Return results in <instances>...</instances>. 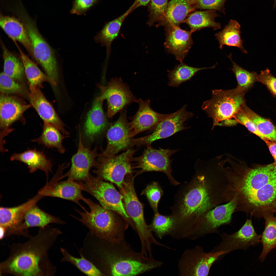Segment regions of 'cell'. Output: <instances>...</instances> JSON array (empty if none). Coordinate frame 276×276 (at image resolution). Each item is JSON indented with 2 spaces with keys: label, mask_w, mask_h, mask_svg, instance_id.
Returning a JSON list of instances; mask_svg holds the SVG:
<instances>
[{
  "label": "cell",
  "mask_w": 276,
  "mask_h": 276,
  "mask_svg": "<svg viewBox=\"0 0 276 276\" xmlns=\"http://www.w3.org/2000/svg\"><path fill=\"white\" fill-rule=\"evenodd\" d=\"M53 125L44 122L41 136L31 141L43 145L48 148H55L59 153L63 154L66 149L62 145V142L64 139L69 136L63 135Z\"/></svg>",
  "instance_id": "836d02e7"
},
{
  "label": "cell",
  "mask_w": 276,
  "mask_h": 276,
  "mask_svg": "<svg viewBox=\"0 0 276 276\" xmlns=\"http://www.w3.org/2000/svg\"><path fill=\"white\" fill-rule=\"evenodd\" d=\"M0 26L14 41H18L25 48L33 60L35 61L32 44L26 28L19 18L5 16L1 13Z\"/></svg>",
  "instance_id": "484cf974"
},
{
  "label": "cell",
  "mask_w": 276,
  "mask_h": 276,
  "mask_svg": "<svg viewBox=\"0 0 276 276\" xmlns=\"http://www.w3.org/2000/svg\"><path fill=\"white\" fill-rule=\"evenodd\" d=\"M228 56L232 64V68L231 69L234 73L237 82L236 88L245 94L257 81L258 75L255 72H249L238 65L232 60L231 54Z\"/></svg>",
  "instance_id": "ab89813d"
},
{
  "label": "cell",
  "mask_w": 276,
  "mask_h": 276,
  "mask_svg": "<svg viewBox=\"0 0 276 276\" xmlns=\"http://www.w3.org/2000/svg\"><path fill=\"white\" fill-rule=\"evenodd\" d=\"M79 253L105 276H135L160 267L161 261L134 251L124 239L111 242L89 233Z\"/></svg>",
  "instance_id": "6da1fadb"
},
{
  "label": "cell",
  "mask_w": 276,
  "mask_h": 276,
  "mask_svg": "<svg viewBox=\"0 0 276 276\" xmlns=\"http://www.w3.org/2000/svg\"><path fill=\"white\" fill-rule=\"evenodd\" d=\"M274 214L268 213L263 217L265 220V226L261 238L263 248L259 257L262 262L269 252L276 246V217Z\"/></svg>",
  "instance_id": "d590c367"
},
{
  "label": "cell",
  "mask_w": 276,
  "mask_h": 276,
  "mask_svg": "<svg viewBox=\"0 0 276 276\" xmlns=\"http://www.w3.org/2000/svg\"><path fill=\"white\" fill-rule=\"evenodd\" d=\"M0 92L1 94L28 97L29 93L23 86L3 72L0 75Z\"/></svg>",
  "instance_id": "b9f144b4"
},
{
  "label": "cell",
  "mask_w": 276,
  "mask_h": 276,
  "mask_svg": "<svg viewBox=\"0 0 276 276\" xmlns=\"http://www.w3.org/2000/svg\"><path fill=\"white\" fill-rule=\"evenodd\" d=\"M0 238L1 239L5 237V231L4 228L0 226Z\"/></svg>",
  "instance_id": "816d5d0a"
},
{
  "label": "cell",
  "mask_w": 276,
  "mask_h": 276,
  "mask_svg": "<svg viewBox=\"0 0 276 276\" xmlns=\"http://www.w3.org/2000/svg\"><path fill=\"white\" fill-rule=\"evenodd\" d=\"M32 106L27 104L18 96L0 94V128L7 135L13 130L9 129L13 123L18 120L25 123L23 118L24 112Z\"/></svg>",
  "instance_id": "ffe728a7"
},
{
  "label": "cell",
  "mask_w": 276,
  "mask_h": 276,
  "mask_svg": "<svg viewBox=\"0 0 276 276\" xmlns=\"http://www.w3.org/2000/svg\"><path fill=\"white\" fill-rule=\"evenodd\" d=\"M100 0H74L70 13L72 14L86 15L87 12L97 4Z\"/></svg>",
  "instance_id": "f6af8a7d"
},
{
  "label": "cell",
  "mask_w": 276,
  "mask_h": 276,
  "mask_svg": "<svg viewBox=\"0 0 276 276\" xmlns=\"http://www.w3.org/2000/svg\"><path fill=\"white\" fill-rule=\"evenodd\" d=\"M165 30L164 44L166 51L182 62L193 44V32L183 30L178 26L165 28Z\"/></svg>",
  "instance_id": "44dd1931"
},
{
  "label": "cell",
  "mask_w": 276,
  "mask_h": 276,
  "mask_svg": "<svg viewBox=\"0 0 276 276\" xmlns=\"http://www.w3.org/2000/svg\"><path fill=\"white\" fill-rule=\"evenodd\" d=\"M41 88L30 89L28 98L32 106L44 122L49 123L58 129L64 135L69 136V132L52 106L47 99Z\"/></svg>",
  "instance_id": "603a6c76"
},
{
  "label": "cell",
  "mask_w": 276,
  "mask_h": 276,
  "mask_svg": "<svg viewBox=\"0 0 276 276\" xmlns=\"http://www.w3.org/2000/svg\"><path fill=\"white\" fill-rule=\"evenodd\" d=\"M168 0H151L148 6V19L146 24L150 27L162 19L167 9Z\"/></svg>",
  "instance_id": "7bdbcfd3"
},
{
  "label": "cell",
  "mask_w": 276,
  "mask_h": 276,
  "mask_svg": "<svg viewBox=\"0 0 276 276\" xmlns=\"http://www.w3.org/2000/svg\"><path fill=\"white\" fill-rule=\"evenodd\" d=\"M276 163V142L267 140L264 141Z\"/></svg>",
  "instance_id": "681fc988"
},
{
  "label": "cell",
  "mask_w": 276,
  "mask_h": 276,
  "mask_svg": "<svg viewBox=\"0 0 276 276\" xmlns=\"http://www.w3.org/2000/svg\"><path fill=\"white\" fill-rule=\"evenodd\" d=\"M171 71L167 70L169 79L168 85L170 86L178 87L182 83L190 80L199 71L202 70L214 68L216 65L210 67L197 68L180 63Z\"/></svg>",
  "instance_id": "8d00e7d4"
},
{
  "label": "cell",
  "mask_w": 276,
  "mask_h": 276,
  "mask_svg": "<svg viewBox=\"0 0 276 276\" xmlns=\"http://www.w3.org/2000/svg\"><path fill=\"white\" fill-rule=\"evenodd\" d=\"M219 16L213 10L196 11L189 14L183 23L189 26L193 33L206 28L211 27L216 30L221 28V24L215 20Z\"/></svg>",
  "instance_id": "d6a6232c"
},
{
  "label": "cell",
  "mask_w": 276,
  "mask_h": 276,
  "mask_svg": "<svg viewBox=\"0 0 276 276\" xmlns=\"http://www.w3.org/2000/svg\"><path fill=\"white\" fill-rule=\"evenodd\" d=\"M136 102L139 105L138 109L128 123L131 139L141 132L152 129L159 122L175 113L163 114L155 111L150 107L149 99L144 100L140 98Z\"/></svg>",
  "instance_id": "ac0fdd59"
},
{
  "label": "cell",
  "mask_w": 276,
  "mask_h": 276,
  "mask_svg": "<svg viewBox=\"0 0 276 276\" xmlns=\"http://www.w3.org/2000/svg\"><path fill=\"white\" fill-rule=\"evenodd\" d=\"M197 0H171L166 10L156 27L165 28L178 26L183 22L188 15L196 9Z\"/></svg>",
  "instance_id": "cb8c5ba5"
},
{
  "label": "cell",
  "mask_w": 276,
  "mask_h": 276,
  "mask_svg": "<svg viewBox=\"0 0 276 276\" xmlns=\"http://www.w3.org/2000/svg\"><path fill=\"white\" fill-rule=\"evenodd\" d=\"M275 217H276V209H275Z\"/></svg>",
  "instance_id": "f5cc1de1"
},
{
  "label": "cell",
  "mask_w": 276,
  "mask_h": 276,
  "mask_svg": "<svg viewBox=\"0 0 276 276\" xmlns=\"http://www.w3.org/2000/svg\"><path fill=\"white\" fill-rule=\"evenodd\" d=\"M79 134L78 148L77 152L72 157L71 167L60 179L67 177V180L71 181H81L86 180L90 175L89 171L90 168L94 166L96 158L99 155L97 146L91 150L84 145L80 128Z\"/></svg>",
  "instance_id": "2e32d148"
},
{
  "label": "cell",
  "mask_w": 276,
  "mask_h": 276,
  "mask_svg": "<svg viewBox=\"0 0 276 276\" xmlns=\"http://www.w3.org/2000/svg\"><path fill=\"white\" fill-rule=\"evenodd\" d=\"M15 43L20 53L19 57L24 66L25 75L29 82L30 89L41 88L42 83L45 82L56 86V82L42 72L34 61L30 59L21 50L16 42Z\"/></svg>",
  "instance_id": "4dcf8cb0"
},
{
  "label": "cell",
  "mask_w": 276,
  "mask_h": 276,
  "mask_svg": "<svg viewBox=\"0 0 276 276\" xmlns=\"http://www.w3.org/2000/svg\"><path fill=\"white\" fill-rule=\"evenodd\" d=\"M79 182L83 190L96 198L103 208L116 212L127 221L130 219L122 201L123 196L112 184L90 174L86 180Z\"/></svg>",
  "instance_id": "30bf717a"
},
{
  "label": "cell",
  "mask_w": 276,
  "mask_h": 276,
  "mask_svg": "<svg viewBox=\"0 0 276 276\" xmlns=\"http://www.w3.org/2000/svg\"><path fill=\"white\" fill-rule=\"evenodd\" d=\"M60 249L63 255L61 262H68L71 263L81 272L87 275L105 276L82 254H79L80 258H77L71 255L65 248H61Z\"/></svg>",
  "instance_id": "74e56055"
},
{
  "label": "cell",
  "mask_w": 276,
  "mask_h": 276,
  "mask_svg": "<svg viewBox=\"0 0 276 276\" xmlns=\"http://www.w3.org/2000/svg\"><path fill=\"white\" fill-rule=\"evenodd\" d=\"M103 101L96 98L87 114L84 133L86 137L91 142L103 132L108 123L103 109Z\"/></svg>",
  "instance_id": "83f0119b"
},
{
  "label": "cell",
  "mask_w": 276,
  "mask_h": 276,
  "mask_svg": "<svg viewBox=\"0 0 276 276\" xmlns=\"http://www.w3.org/2000/svg\"><path fill=\"white\" fill-rule=\"evenodd\" d=\"M240 26L236 20L231 19L221 31L215 34V36L222 49L224 45L237 47L243 53L247 52L243 46V40L240 36Z\"/></svg>",
  "instance_id": "1f68e13d"
},
{
  "label": "cell",
  "mask_w": 276,
  "mask_h": 276,
  "mask_svg": "<svg viewBox=\"0 0 276 276\" xmlns=\"http://www.w3.org/2000/svg\"><path fill=\"white\" fill-rule=\"evenodd\" d=\"M274 3H276V0H274Z\"/></svg>",
  "instance_id": "db71d44e"
},
{
  "label": "cell",
  "mask_w": 276,
  "mask_h": 276,
  "mask_svg": "<svg viewBox=\"0 0 276 276\" xmlns=\"http://www.w3.org/2000/svg\"><path fill=\"white\" fill-rule=\"evenodd\" d=\"M126 112H122L117 120L110 126L107 134V144L101 154L110 156L115 155L120 152L131 146L129 126Z\"/></svg>",
  "instance_id": "d6986e66"
},
{
  "label": "cell",
  "mask_w": 276,
  "mask_h": 276,
  "mask_svg": "<svg viewBox=\"0 0 276 276\" xmlns=\"http://www.w3.org/2000/svg\"><path fill=\"white\" fill-rule=\"evenodd\" d=\"M242 107L236 114L234 119L238 123L244 126L249 131L259 136L264 141L268 139L259 132L254 123L247 116Z\"/></svg>",
  "instance_id": "bcb514c9"
},
{
  "label": "cell",
  "mask_w": 276,
  "mask_h": 276,
  "mask_svg": "<svg viewBox=\"0 0 276 276\" xmlns=\"http://www.w3.org/2000/svg\"><path fill=\"white\" fill-rule=\"evenodd\" d=\"M275 248V249H276V247H275V248Z\"/></svg>",
  "instance_id": "11a10c76"
},
{
  "label": "cell",
  "mask_w": 276,
  "mask_h": 276,
  "mask_svg": "<svg viewBox=\"0 0 276 276\" xmlns=\"http://www.w3.org/2000/svg\"><path fill=\"white\" fill-rule=\"evenodd\" d=\"M134 178L130 174L119 188L123 196L126 211L132 221L139 235L141 245V250L150 251L152 246H160L161 243L153 236L149 225L144 219L143 204L138 199L134 189Z\"/></svg>",
  "instance_id": "52a82bcc"
},
{
  "label": "cell",
  "mask_w": 276,
  "mask_h": 276,
  "mask_svg": "<svg viewBox=\"0 0 276 276\" xmlns=\"http://www.w3.org/2000/svg\"><path fill=\"white\" fill-rule=\"evenodd\" d=\"M89 206L90 211L85 208L83 212L76 209L80 218L71 216L85 225L92 234L108 241L118 242L124 239V234L128 227L111 211L106 209L85 198L83 201Z\"/></svg>",
  "instance_id": "5b68a950"
},
{
  "label": "cell",
  "mask_w": 276,
  "mask_h": 276,
  "mask_svg": "<svg viewBox=\"0 0 276 276\" xmlns=\"http://www.w3.org/2000/svg\"><path fill=\"white\" fill-rule=\"evenodd\" d=\"M187 105H184L180 109L175 112L171 116L159 122L152 129L149 135L137 138L131 139V146L151 145L158 140L169 137L175 133L189 128L185 123L193 116L192 112L187 109Z\"/></svg>",
  "instance_id": "4fadbf2b"
},
{
  "label": "cell",
  "mask_w": 276,
  "mask_h": 276,
  "mask_svg": "<svg viewBox=\"0 0 276 276\" xmlns=\"http://www.w3.org/2000/svg\"><path fill=\"white\" fill-rule=\"evenodd\" d=\"M228 253L221 251L214 252H205L199 246L186 249L178 263L179 275L180 276L208 275L213 263L221 256Z\"/></svg>",
  "instance_id": "8fae6325"
},
{
  "label": "cell",
  "mask_w": 276,
  "mask_h": 276,
  "mask_svg": "<svg viewBox=\"0 0 276 276\" xmlns=\"http://www.w3.org/2000/svg\"><path fill=\"white\" fill-rule=\"evenodd\" d=\"M212 93V98L203 103L202 108L212 119V128L221 122L235 119L236 114L246 103L245 94L236 88L215 89Z\"/></svg>",
  "instance_id": "ba28073f"
},
{
  "label": "cell",
  "mask_w": 276,
  "mask_h": 276,
  "mask_svg": "<svg viewBox=\"0 0 276 276\" xmlns=\"http://www.w3.org/2000/svg\"><path fill=\"white\" fill-rule=\"evenodd\" d=\"M143 154L139 157H133L134 168L140 170L137 174L144 172L156 171L162 172L167 177L170 183L175 186L180 183L173 177L171 167V156L177 152V150L153 148L151 145L146 146Z\"/></svg>",
  "instance_id": "7c38bea8"
},
{
  "label": "cell",
  "mask_w": 276,
  "mask_h": 276,
  "mask_svg": "<svg viewBox=\"0 0 276 276\" xmlns=\"http://www.w3.org/2000/svg\"><path fill=\"white\" fill-rule=\"evenodd\" d=\"M151 0H135L132 4L134 9L139 7L148 6Z\"/></svg>",
  "instance_id": "f907efd6"
},
{
  "label": "cell",
  "mask_w": 276,
  "mask_h": 276,
  "mask_svg": "<svg viewBox=\"0 0 276 276\" xmlns=\"http://www.w3.org/2000/svg\"><path fill=\"white\" fill-rule=\"evenodd\" d=\"M13 12L24 24L31 42L35 60L46 74L56 82L58 78V65L54 52L42 37L36 22L29 16L22 4L17 5Z\"/></svg>",
  "instance_id": "8992f818"
},
{
  "label": "cell",
  "mask_w": 276,
  "mask_h": 276,
  "mask_svg": "<svg viewBox=\"0 0 276 276\" xmlns=\"http://www.w3.org/2000/svg\"><path fill=\"white\" fill-rule=\"evenodd\" d=\"M101 94L96 98L99 100L107 101V116L111 118L121 111L127 105L136 102L137 99L133 95L127 84L121 78H112L106 86L98 84Z\"/></svg>",
  "instance_id": "5bb4252c"
},
{
  "label": "cell",
  "mask_w": 276,
  "mask_h": 276,
  "mask_svg": "<svg viewBox=\"0 0 276 276\" xmlns=\"http://www.w3.org/2000/svg\"><path fill=\"white\" fill-rule=\"evenodd\" d=\"M62 233L59 229L48 225L39 228L37 234L27 241L13 244L9 257L0 264V274L54 275L56 268L50 261L48 252Z\"/></svg>",
  "instance_id": "3957f363"
},
{
  "label": "cell",
  "mask_w": 276,
  "mask_h": 276,
  "mask_svg": "<svg viewBox=\"0 0 276 276\" xmlns=\"http://www.w3.org/2000/svg\"><path fill=\"white\" fill-rule=\"evenodd\" d=\"M174 225V219L171 215H165L158 212L154 214L149 226L152 232L161 240L165 236L170 235L173 231Z\"/></svg>",
  "instance_id": "60d3db41"
},
{
  "label": "cell",
  "mask_w": 276,
  "mask_h": 276,
  "mask_svg": "<svg viewBox=\"0 0 276 276\" xmlns=\"http://www.w3.org/2000/svg\"><path fill=\"white\" fill-rule=\"evenodd\" d=\"M164 193L162 188L156 182L148 185L142 192L146 196L154 214L158 212V204Z\"/></svg>",
  "instance_id": "ee69618b"
},
{
  "label": "cell",
  "mask_w": 276,
  "mask_h": 276,
  "mask_svg": "<svg viewBox=\"0 0 276 276\" xmlns=\"http://www.w3.org/2000/svg\"><path fill=\"white\" fill-rule=\"evenodd\" d=\"M43 197L38 194L26 202L18 206L0 209V226L5 231V237L13 235L22 224L25 215L31 208Z\"/></svg>",
  "instance_id": "7402d4cb"
},
{
  "label": "cell",
  "mask_w": 276,
  "mask_h": 276,
  "mask_svg": "<svg viewBox=\"0 0 276 276\" xmlns=\"http://www.w3.org/2000/svg\"><path fill=\"white\" fill-rule=\"evenodd\" d=\"M261 235L256 232L251 219H247L238 231L231 234L223 232L221 235L222 241L210 251L214 252L221 251L228 253L235 250H246L250 246H254L261 241Z\"/></svg>",
  "instance_id": "9a60e30c"
},
{
  "label": "cell",
  "mask_w": 276,
  "mask_h": 276,
  "mask_svg": "<svg viewBox=\"0 0 276 276\" xmlns=\"http://www.w3.org/2000/svg\"><path fill=\"white\" fill-rule=\"evenodd\" d=\"M83 190L80 182L67 180L53 184L47 183L40 190L38 194L44 196L57 197L71 201L79 205V201L85 199L82 193Z\"/></svg>",
  "instance_id": "d4e9b609"
},
{
  "label": "cell",
  "mask_w": 276,
  "mask_h": 276,
  "mask_svg": "<svg viewBox=\"0 0 276 276\" xmlns=\"http://www.w3.org/2000/svg\"><path fill=\"white\" fill-rule=\"evenodd\" d=\"M227 0H197L196 9L213 10L225 14V4Z\"/></svg>",
  "instance_id": "7dc6e473"
},
{
  "label": "cell",
  "mask_w": 276,
  "mask_h": 276,
  "mask_svg": "<svg viewBox=\"0 0 276 276\" xmlns=\"http://www.w3.org/2000/svg\"><path fill=\"white\" fill-rule=\"evenodd\" d=\"M136 151L128 149L119 155L110 156L100 154L93 166V172L100 179L113 182L120 188L125 176L133 172L132 159Z\"/></svg>",
  "instance_id": "9c48e42d"
},
{
  "label": "cell",
  "mask_w": 276,
  "mask_h": 276,
  "mask_svg": "<svg viewBox=\"0 0 276 276\" xmlns=\"http://www.w3.org/2000/svg\"><path fill=\"white\" fill-rule=\"evenodd\" d=\"M249 118L254 123L257 129L267 139L276 142V127L270 121L259 115L244 104L242 107Z\"/></svg>",
  "instance_id": "f35d334b"
},
{
  "label": "cell",
  "mask_w": 276,
  "mask_h": 276,
  "mask_svg": "<svg viewBox=\"0 0 276 276\" xmlns=\"http://www.w3.org/2000/svg\"><path fill=\"white\" fill-rule=\"evenodd\" d=\"M240 192L246 211L260 218L275 213L276 208V163L248 170L240 184Z\"/></svg>",
  "instance_id": "277c9868"
},
{
  "label": "cell",
  "mask_w": 276,
  "mask_h": 276,
  "mask_svg": "<svg viewBox=\"0 0 276 276\" xmlns=\"http://www.w3.org/2000/svg\"><path fill=\"white\" fill-rule=\"evenodd\" d=\"M132 5L124 13L116 19L105 23L102 29L95 36L94 39L97 43L106 47L107 57L111 52L112 42L119 36L121 27L127 16L134 10Z\"/></svg>",
  "instance_id": "f546056e"
},
{
  "label": "cell",
  "mask_w": 276,
  "mask_h": 276,
  "mask_svg": "<svg viewBox=\"0 0 276 276\" xmlns=\"http://www.w3.org/2000/svg\"><path fill=\"white\" fill-rule=\"evenodd\" d=\"M257 81L264 84L273 94L276 96V78L271 74L268 69L261 72L260 75L258 76Z\"/></svg>",
  "instance_id": "c3c4849f"
},
{
  "label": "cell",
  "mask_w": 276,
  "mask_h": 276,
  "mask_svg": "<svg viewBox=\"0 0 276 276\" xmlns=\"http://www.w3.org/2000/svg\"><path fill=\"white\" fill-rule=\"evenodd\" d=\"M51 223L64 224L66 223L44 211L36 204L26 213L23 222L16 230L13 235H22L29 238L31 236L27 231L28 228L36 227H44Z\"/></svg>",
  "instance_id": "4316f807"
},
{
  "label": "cell",
  "mask_w": 276,
  "mask_h": 276,
  "mask_svg": "<svg viewBox=\"0 0 276 276\" xmlns=\"http://www.w3.org/2000/svg\"><path fill=\"white\" fill-rule=\"evenodd\" d=\"M10 159L13 161L18 160L25 163L27 166L30 173H33L37 170L43 171L46 174L48 181L49 174L52 173L53 165L50 159H48L42 152L36 149L28 150L21 153L13 154Z\"/></svg>",
  "instance_id": "f1b7e54d"
},
{
  "label": "cell",
  "mask_w": 276,
  "mask_h": 276,
  "mask_svg": "<svg viewBox=\"0 0 276 276\" xmlns=\"http://www.w3.org/2000/svg\"><path fill=\"white\" fill-rule=\"evenodd\" d=\"M195 170L191 180L179 187L170 208L174 220L171 235L177 239H191L202 217L212 206L213 192L210 180L196 165Z\"/></svg>",
  "instance_id": "7a4b0ae2"
},
{
  "label": "cell",
  "mask_w": 276,
  "mask_h": 276,
  "mask_svg": "<svg viewBox=\"0 0 276 276\" xmlns=\"http://www.w3.org/2000/svg\"><path fill=\"white\" fill-rule=\"evenodd\" d=\"M236 199L207 212L202 216L199 224L195 239L206 234L218 233L221 226L229 224L236 207Z\"/></svg>",
  "instance_id": "e0dca14e"
},
{
  "label": "cell",
  "mask_w": 276,
  "mask_h": 276,
  "mask_svg": "<svg viewBox=\"0 0 276 276\" xmlns=\"http://www.w3.org/2000/svg\"><path fill=\"white\" fill-rule=\"evenodd\" d=\"M0 43L4 60L3 72L17 81H22L25 75L22 60L7 49L1 39Z\"/></svg>",
  "instance_id": "e575fe53"
}]
</instances>
